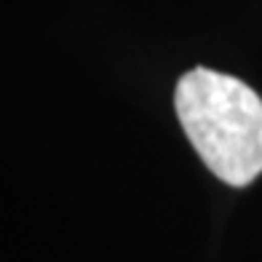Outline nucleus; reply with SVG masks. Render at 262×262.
<instances>
[{
	"label": "nucleus",
	"mask_w": 262,
	"mask_h": 262,
	"mask_svg": "<svg viewBox=\"0 0 262 262\" xmlns=\"http://www.w3.org/2000/svg\"><path fill=\"white\" fill-rule=\"evenodd\" d=\"M174 107L201 161L225 185L246 187L262 174V99L244 80L195 67L177 83Z\"/></svg>",
	"instance_id": "nucleus-1"
}]
</instances>
